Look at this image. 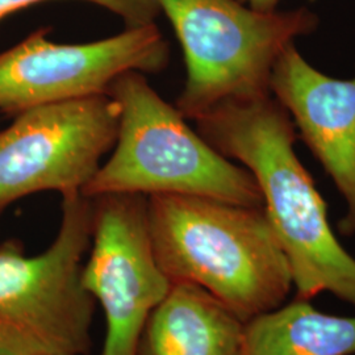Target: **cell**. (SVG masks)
<instances>
[{"instance_id":"cell-3","label":"cell","mask_w":355,"mask_h":355,"mask_svg":"<svg viewBox=\"0 0 355 355\" xmlns=\"http://www.w3.org/2000/svg\"><path fill=\"white\" fill-rule=\"evenodd\" d=\"M108 95L119 110L117 139L111 158L82 191L85 196L190 195L263 207L252 173L215 150L144 73L119 76Z\"/></svg>"},{"instance_id":"cell-12","label":"cell","mask_w":355,"mask_h":355,"mask_svg":"<svg viewBox=\"0 0 355 355\" xmlns=\"http://www.w3.org/2000/svg\"><path fill=\"white\" fill-rule=\"evenodd\" d=\"M51 0H0V21L12 13ZM96 4L119 16L125 28L154 24L159 16L155 0H82Z\"/></svg>"},{"instance_id":"cell-1","label":"cell","mask_w":355,"mask_h":355,"mask_svg":"<svg viewBox=\"0 0 355 355\" xmlns=\"http://www.w3.org/2000/svg\"><path fill=\"white\" fill-rule=\"evenodd\" d=\"M195 121L204 140L240 161L257 180L296 297L311 300L330 292L355 308V258L334 236L327 204L295 153L287 110L268 94L220 103Z\"/></svg>"},{"instance_id":"cell-5","label":"cell","mask_w":355,"mask_h":355,"mask_svg":"<svg viewBox=\"0 0 355 355\" xmlns=\"http://www.w3.org/2000/svg\"><path fill=\"white\" fill-rule=\"evenodd\" d=\"M92 199L62 196L54 241L36 255L0 243V355H83L95 302L82 283L92 237Z\"/></svg>"},{"instance_id":"cell-6","label":"cell","mask_w":355,"mask_h":355,"mask_svg":"<svg viewBox=\"0 0 355 355\" xmlns=\"http://www.w3.org/2000/svg\"><path fill=\"white\" fill-rule=\"evenodd\" d=\"M119 110L96 95L26 110L0 132V211L42 191L80 192L114 149Z\"/></svg>"},{"instance_id":"cell-8","label":"cell","mask_w":355,"mask_h":355,"mask_svg":"<svg viewBox=\"0 0 355 355\" xmlns=\"http://www.w3.org/2000/svg\"><path fill=\"white\" fill-rule=\"evenodd\" d=\"M92 204V237L82 283L105 318L101 355H137L148 320L174 283L153 249L146 196L112 193Z\"/></svg>"},{"instance_id":"cell-2","label":"cell","mask_w":355,"mask_h":355,"mask_svg":"<svg viewBox=\"0 0 355 355\" xmlns=\"http://www.w3.org/2000/svg\"><path fill=\"white\" fill-rule=\"evenodd\" d=\"M155 257L173 283L203 288L243 322L278 308L291 268L263 207L203 196H148Z\"/></svg>"},{"instance_id":"cell-9","label":"cell","mask_w":355,"mask_h":355,"mask_svg":"<svg viewBox=\"0 0 355 355\" xmlns=\"http://www.w3.org/2000/svg\"><path fill=\"white\" fill-rule=\"evenodd\" d=\"M270 94L287 110L302 137L333 179L346 203L338 224L355 234V76L349 80L320 73L295 42L274 64Z\"/></svg>"},{"instance_id":"cell-13","label":"cell","mask_w":355,"mask_h":355,"mask_svg":"<svg viewBox=\"0 0 355 355\" xmlns=\"http://www.w3.org/2000/svg\"><path fill=\"white\" fill-rule=\"evenodd\" d=\"M246 6L252 7L259 12H274L278 11V4L282 0H241Z\"/></svg>"},{"instance_id":"cell-7","label":"cell","mask_w":355,"mask_h":355,"mask_svg":"<svg viewBox=\"0 0 355 355\" xmlns=\"http://www.w3.org/2000/svg\"><path fill=\"white\" fill-rule=\"evenodd\" d=\"M41 28L0 53V112L16 114L54 103L107 95L128 71H164L168 42L154 24L86 44H61Z\"/></svg>"},{"instance_id":"cell-11","label":"cell","mask_w":355,"mask_h":355,"mask_svg":"<svg viewBox=\"0 0 355 355\" xmlns=\"http://www.w3.org/2000/svg\"><path fill=\"white\" fill-rule=\"evenodd\" d=\"M242 355H355V318L296 297L245 322Z\"/></svg>"},{"instance_id":"cell-4","label":"cell","mask_w":355,"mask_h":355,"mask_svg":"<svg viewBox=\"0 0 355 355\" xmlns=\"http://www.w3.org/2000/svg\"><path fill=\"white\" fill-rule=\"evenodd\" d=\"M180 42L186 82L175 107L196 120L217 104L270 94L283 51L316 31L306 7L259 12L241 0H155Z\"/></svg>"},{"instance_id":"cell-10","label":"cell","mask_w":355,"mask_h":355,"mask_svg":"<svg viewBox=\"0 0 355 355\" xmlns=\"http://www.w3.org/2000/svg\"><path fill=\"white\" fill-rule=\"evenodd\" d=\"M245 322L203 288L174 283L142 331L137 355H242Z\"/></svg>"}]
</instances>
